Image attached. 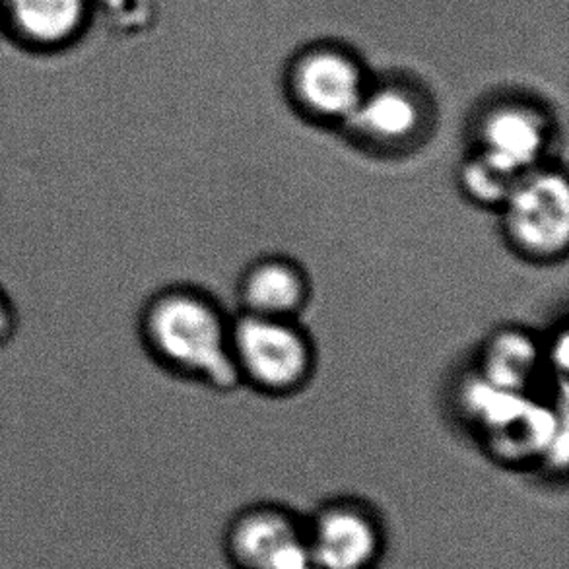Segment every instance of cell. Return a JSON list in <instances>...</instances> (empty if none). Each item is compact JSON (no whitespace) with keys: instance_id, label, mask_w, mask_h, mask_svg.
Masks as SVG:
<instances>
[{"instance_id":"cell-1","label":"cell","mask_w":569,"mask_h":569,"mask_svg":"<svg viewBox=\"0 0 569 569\" xmlns=\"http://www.w3.org/2000/svg\"><path fill=\"white\" fill-rule=\"evenodd\" d=\"M140 339L166 370L230 391L241 381L231 358V321L189 288L156 293L140 313Z\"/></svg>"},{"instance_id":"cell-2","label":"cell","mask_w":569,"mask_h":569,"mask_svg":"<svg viewBox=\"0 0 569 569\" xmlns=\"http://www.w3.org/2000/svg\"><path fill=\"white\" fill-rule=\"evenodd\" d=\"M231 358L239 381L270 395H288L313 371V347L296 319L241 313L231 321Z\"/></svg>"},{"instance_id":"cell-3","label":"cell","mask_w":569,"mask_h":569,"mask_svg":"<svg viewBox=\"0 0 569 569\" xmlns=\"http://www.w3.org/2000/svg\"><path fill=\"white\" fill-rule=\"evenodd\" d=\"M500 210L506 238L523 257L548 262L568 253L569 186L563 171L547 166L527 171Z\"/></svg>"},{"instance_id":"cell-4","label":"cell","mask_w":569,"mask_h":569,"mask_svg":"<svg viewBox=\"0 0 569 569\" xmlns=\"http://www.w3.org/2000/svg\"><path fill=\"white\" fill-rule=\"evenodd\" d=\"M311 569H381L389 529L370 501L340 496L306 516Z\"/></svg>"},{"instance_id":"cell-5","label":"cell","mask_w":569,"mask_h":569,"mask_svg":"<svg viewBox=\"0 0 569 569\" xmlns=\"http://www.w3.org/2000/svg\"><path fill=\"white\" fill-rule=\"evenodd\" d=\"M220 545L230 569H311L306 516L280 503L239 509Z\"/></svg>"},{"instance_id":"cell-6","label":"cell","mask_w":569,"mask_h":569,"mask_svg":"<svg viewBox=\"0 0 569 569\" xmlns=\"http://www.w3.org/2000/svg\"><path fill=\"white\" fill-rule=\"evenodd\" d=\"M98 14V0H2L0 38L26 53L54 57L80 46Z\"/></svg>"},{"instance_id":"cell-7","label":"cell","mask_w":569,"mask_h":569,"mask_svg":"<svg viewBox=\"0 0 569 569\" xmlns=\"http://www.w3.org/2000/svg\"><path fill=\"white\" fill-rule=\"evenodd\" d=\"M296 106L317 121L347 124L368 90L352 54L319 47L300 54L288 78Z\"/></svg>"},{"instance_id":"cell-8","label":"cell","mask_w":569,"mask_h":569,"mask_svg":"<svg viewBox=\"0 0 569 569\" xmlns=\"http://www.w3.org/2000/svg\"><path fill=\"white\" fill-rule=\"evenodd\" d=\"M550 121L531 103L506 101L488 109L478 123V150L519 176L542 166L550 144Z\"/></svg>"},{"instance_id":"cell-9","label":"cell","mask_w":569,"mask_h":569,"mask_svg":"<svg viewBox=\"0 0 569 569\" xmlns=\"http://www.w3.org/2000/svg\"><path fill=\"white\" fill-rule=\"evenodd\" d=\"M347 124L376 147H407L426 124V106L408 86H376L366 90Z\"/></svg>"},{"instance_id":"cell-10","label":"cell","mask_w":569,"mask_h":569,"mask_svg":"<svg viewBox=\"0 0 569 569\" xmlns=\"http://www.w3.org/2000/svg\"><path fill=\"white\" fill-rule=\"evenodd\" d=\"M243 313L296 319L309 300L306 272L286 259H262L247 270L239 286Z\"/></svg>"},{"instance_id":"cell-11","label":"cell","mask_w":569,"mask_h":569,"mask_svg":"<svg viewBox=\"0 0 569 569\" xmlns=\"http://www.w3.org/2000/svg\"><path fill=\"white\" fill-rule=\"evenodd\" d=\"M540 362L542 350L529 332L503 329L493 332L486 342L478 376L501 389L527 392V387L539 371Z\"/></svg>"},{"instance_id":"cell-12","label":"cell","mask_w":569,"mask_h":569,"mask_svg":"<svg viewBox=\"0 0 569 569\" xmlns=\"http://www.w3.org/2000/svg\"><path fill=\"white\" fill-rule=\"evenodd\" d=\"M519 179H521L519 173L496 162L478 148L462 162L461 173H459L462 192L472 202L486 208L503 207V202L516 189Z\"/></svg>"},{"instance_id":"cell-13","label":"cell","mask_w":569,"mask_h":569,"mask_svg":"<svg viewBox=\"0 0 569 569\" xmlns=\"http://www.w3.org/2000/svg\"><path fill=\"white\" fill-rule=\"evenodd\" d=\"M20 327V316L16 308L12 296L8 293L7 288L0 284V350L7 348L18 332Z\"/></svg>"},{"instance_id":"cell-14","label":"cell","mask_w":569,"mask_h":569,"mask_svg":"<svg viewBox=\"0 0 569 569\" xmlns=\"http://www.w3.org/2000/svg\"><path fill=\"white\" fill-rule=\"evenodd\" d=\"M0 2H2V0H0Z\"/></svg>"}]
</instances>
